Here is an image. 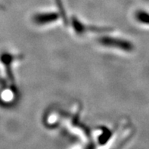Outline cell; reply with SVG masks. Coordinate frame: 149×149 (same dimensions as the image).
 I'll return each instance as SVG.
<instances>
[{
  "instance_id": "6da1fadb",
  "label": "cell",
  "mask_w": 149,
  "mask_h": 149,
  "mask_svg": "<svg viewBox=\"0 0 149 149\" xmlns=\"http://www.w3.org/2000/svg\"><path fill=\"white\" fill-rule=\"evenodd\" d=\"M137 18L139 21L145 24H149V14L145 11H140L137 15Z\"/></svg>"
}]
</instances>
